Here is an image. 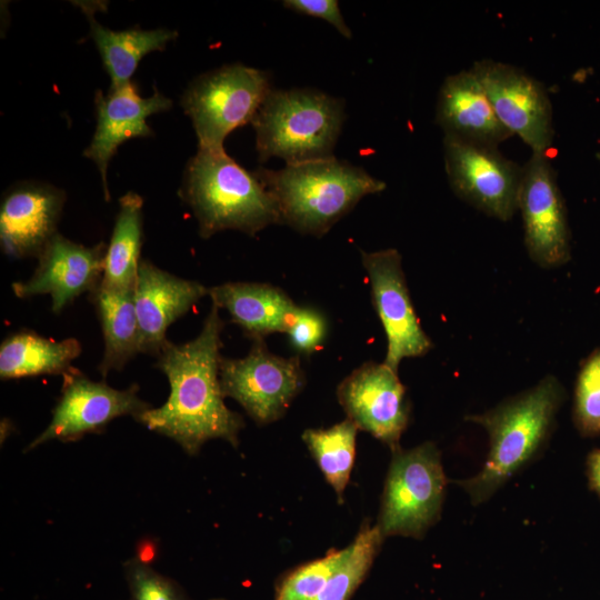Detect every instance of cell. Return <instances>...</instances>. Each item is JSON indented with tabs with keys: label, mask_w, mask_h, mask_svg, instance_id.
Listing matches in <instances>:
<instances>
[{
	"label": "cell",
	"mask_w": 600,
	"mask_h": 600,
	"mask_svg": "<svg viewBox=\"0 0 600 600\" xmlns=\"http://www.w3.org/2000/svg\"><path fill=\"white\" fill-rule=\"evenodd\" d=\"M153 89L151 97L142 98L137 84L130 81L120 88L109 89L107 94L99 90L94 94L97 127L83 156L97 164L107 201L110 200L107 171L117 149L127 140L152 137L154 133L147 123L148 117L172 107L171 99Z\"/></svg>",
	"instance_id": "17"
},
{
	"label": "cell",
	"mask_w": 600,
	"mask_h": 600,
	"mask_svg": "<svg viewBox=\"0 0 600 600\" xmlns=\"http://www.w3.org/2000/svg\"><path fill=\"white\" fill-rule=\"evenodd\" d=\"M81 351V343L76 338L53 340L23 329L6 337L0 344V378L63 376Z\"/></svg>",
	"instance_id": "22"
},
{
	"label": "cell",
	"mask_w": 600,
	"mask_h": 600,
	"mask_svg": "<svg viewBox=\"0 0 600 600\" xmlns=\"http://www.w3.org/2000/svg\"><path fill=\"white\" fill-rule=\"evenodd\" d=\"M589 478L594 490L600 494V450L593 451L588 460Z\"/></svg>",
	"instance_id": "32"
},
{
	"label": "cell",
	"mask_w": 600,
	"mask_h": 600,
	"mask_svg": "<svg viewBox=\"0 0 600 600\" xmlns=\"http://www.w3.org/2000/svg\"><path fill=\"white\" fill-rule=\"evenodd\" d=\"M436 123L444 136L491 147H498L512 136L497 117L471 68L448 76L442 82L437 100Z\"/></svg>",
	"instance_id": "19"
},
{
	"label": "cell",
	"mask_w": 600,
	"mask_h": 600,
	"mask_svg": "<svg viewBox=\"0 0 600 600\" xmlns=\"http://www.w3.org/2000/svg\"><path fill=\"white\" fill-rule=\"evenodd\" d=\"M179 194L191 208L204 239L229 229L253 237L281 223L272 196L254 173L224 150L198 148L186 166Z\"/></svg>",
	"instance_id": "4"
},
{
	"label": "cell",
	"mask_w": 600,
	"mask_h": 600,
	"mask_svg": "<svg viewBox=\"0 0 600 600\" xmlns=\"http://www.w3.org/2000/svg\"><path fill=\"white\" fill-rule=\"evenodd\" d=\"M337 397L348 419L392 451L409 422L406 387L398 371L384 362L368 361L346 377L337 389Z\"/></svg>",
	"instance_id": "14"
},
{
	"label": "cell",
	"mask_w": 600,
	"mask_h": 600,
	"mask_svg": "<svg viewBox=\"0 0 600 600\" xmlns=\"http://www.w3.org/2000/svg\"><path fill=\"white\" fill-rule=\"evenodd\" d=\"M518 210L531 260L547 269L566 263L570 257L567 212L546 153H532L522 166Z\"/></svg>",
	"instance_id": "12"
},
{
	"label": "cell",
	"mask_w": 600,
	"mask_h": 600,
	"mask_svg": "<svg viewBox=\"0 0 600 600\" xmlns=\"http://www.w3.org/2000/svg\"><path fill=\"white\" fill-rule=\"evenodd\" d=\"M598 159H599V161H600V152L598 153Z\"/></svg>",
	"instance_id": "33"
},
{
	"label": "cell",
	"mask_w": 600,
	"mask_h": 600,
	"mask_svg": "<svg viewBox=\"0 0 600 600\" xmlns=\"http://www.w3.org/2000/svg\"><path fill=\"white\" fill-rule=\"evenodd\" d=\"M106 251L103 241L88 247L58 232L37 257L33 274L26 281L13 282L12 291L19 299L49 294L51 311L59 314L100 286Z\"/></svg>",
	"instance_id": "15"
},
{
	"label": "cell",
	"mask_w": 600,
	"mask_h": 600,
	"mask_svg": "<svg viewBox=\"0 0 600 600\" xmlns=\"http://www.w3.org/2000/svg\"><path fill=\"white\" fill-rule=\"evenodd\" d=\"M272 196L282 224L321 237L364 197L379 193L386 183L362 168L334 157L281 170L254 172Z\"/></svg>",
	"instance_id": "3"
},
{
	"label": "cell",
	"mask_w": 600,
	"mask_h": 600,
	"mask_svg": "<svg viewBox=\"0 0 600 600\" xmlns=\"http://www.w3.org/2000/svg\"><path fill=\"white\" fill-rule=\"evenodd\" d=\"M373 306L387 336L384 363L398 371L404 358L422 357L433 347L413 309L396 249L361 252Z\"/></svg>",
	"instance_id": "13"
},
{
	"label": "cell",
	"mask_w": 600,
	"mask_h": 600,
	"mask_svg": "<svg viewBox=\"0 0 600 600\" xmlns=\"http://www.w3.org/2000/svg\"><path fill=\"white\" fill-rule=\"evenodd\" d=\"M444 167L453 192L487 216L508 221L518 211L522 166L498 147L443 136Z\"/></svg>",
	"instance_id": "9"
},
{
	"label": "cell",
	"mask_w": 600,
	"mask_h": 600,
	"mask_svg": "<svg viewBox=\"0 0 600 600\" xmlns=\"http://www.w3.org/2000/svg\"><path fill=\"white\" fill-rule=\"evenodd\" d=\"M574 419L582 432H600V351H594L579 372L574 393Z\"/></svg>",
	"instance_id": "28"
},
{
	"label": "cell",
	"mask_w": 600,
	"mask_h": 600,
	"mask_svg": "<svg viewBox=\"0 0 600 600\" xmlns=\"http://www.w3.org/2000/svg\"><path fill=\"white\" fill-rule=\"evenodd\" d=\"M378 527L382 534L421 539L440 518L447 479L433 442L392 451Z\"/></svg>",
	"instance_id": "6"
},
{
	"label": "cell",
	"mask_w": 600,
	"mask_h": 600,
	"mask_svg": "<svg viewBox=\"0 0 600 600\" xmlns=\"http://www.w3.org/2000/svg\"><path fill=\"white\" fill-rule=\"evenodd\" d=\"M214 600H222V599H214Z\"/></svg>",
	"instance_id": "34"
},
{
	"label": "cell",
	"mask_w": 600,
	"mask_h": 600,
	"mask_svg": "<svg viewBox=\"0 0 600 600\" xmlns=\"http://www.w3.org/2000/svg\"><path fill=\"white\" fill-rule=\"evenodd\" d=\"M243 358L220 360V384L224 397L234 399L259 424L281 418L303 387L297 357L283 358L267 348L263 338L251 339Z\"/></svg>",
	"instance_id": "8"
},
{
	"label": "cell",
	"mask_w": 600,
	"mask_h": 600,
	"mask_svg": "<svg viewBox=\"0 0 600 600\" xmlns=\"http://www.w3.org/2000/svg\"><path fill=\"white\" fill-rule=\"evenodd\" d=\"M123 568L132 600H188L176 581L154 571L144 561L133 558Z\"/></svg>",
	"instance_id": "29"
},
{
	"label": "cell",
	"mask_w": 600,
	"mask_h": 600,
	"mask_svg": "<svg viewBox=\"0 0 600 600\" xmlns=\"http://www.w3.org/2000/svg\"><path fill=\"white\" fill-rule=\"evenodd\" d=\"M562 400L560 382L548 374L497 407L464 418L484 428L490 440L481 470L468 479L453 480L473 506L489 500L540 453L550 438Z\"/></svg>",
	"instance_id": "2"
},
{
	"label": "cell",
	"mask_w": 600,
	"mask_h": 600,
	"mask_svg": "<svg viewBox=\"0 0 600 600\" xmlns=\"http://www.w3.org/2000/svg\"><path fill=\"white\" fill-rule=\"evenodd\" d=\"M80 7L88 18L90 34L110 77V89H117L130 82L144 56L164 50L167 44L178 37L176 30L164 28L143 30L137 27L114 31L96 20L94 4L86 3Z\"/></svg>",
	"instance_id": "21"
},
{
	"label": "cell",
	"mask_w": 600,
	"mask_h": 600,
	"mask_svg": "<svg viewBox=\"0 0 600 600\" xmlns=\"http://www.w3.org/2000/svg\"><path fill=\"white\" fill-rule=\"evenodd\" d=\"M384 539L378 524H363L347 559L313 600H349L368 573Z\"/></svg>",
	"instance_id": "26"
},
{
	"label": "cell",
	"mask_w": 600,
	"mask_h": 600,
	"mask_svg": "<svg viewBox=\"0 0 600 600\" xmlns=\"http://www.w3.org/2000/svg\"><path fill=\"white\" fill-rule=\"evenodd\" d=\"M282 3L286 8L298 13L326 20L348 39L352 37V32L347 26L336 0H286Z\"/></svg>",
	"instance_id": "31"
},
{
	"label": "cell",
	"mask_w": 600,
	"mask_h": 600,
	"mask_svg": "<svg viewBox=\"0 0 600 600\" xmlns=\"http://www.w3.org/2000/svg\"><path fill=\"white\" fill-rule=\"evenodd\" d=\"M350 552V544L331 550L290 572L280 583L276 600H313Z\"/></svg>",
	"instance_id": "27"
},
{
	"label": "cell",
	"mask_w": 600,
	"mask_h": 600,
	"mask_svg": "<svg viewBox=\"0 0 600 600\" xmlns=\"http://www.w3.org/2000/svg\"><path fill=\"white\" fill-rule=\"evenodd\" d=\"M271 90L267 72L240 63L224 66L193 80L181 98V106L191 119L198 148L224 150L227 136L252 122Z\"/></svg>",
	"instance_id": "7"
},
{
	"label": "cell",
	"mask_w": 600,
	"mask_h": 600,
	"mask_svg": "<svg viewBox=\"0 0 600 600\" xmlns=\"http://www.w3.org/2000/svg\"><path fill=\"white\" fill-rule=\"evenodd\" d=\"M287 333L296 350L308 356L316 352L322 344L327 333V322L318 310L299 307L296 320Z\"/></svg>",
	"instance_id": "30"
},
{
	"label": "cell",
	"mask_w": 600,
	"mask_h": 600,
	"mask_svg": "<svg viewBox=\"0 0 600 600\" xmlns=\"http://www.w3.org/2000/svg\"><path fill=\"white\" fill-rule=\"evenodd\" d=\"M208 296L251 339L288 332L299 310L282 289L269 283L226 282L209 288Z\"/></svg>",
	"instance_id": "20"
},
{
	"label": "cell",
	"mask_w": 600,
	"mask_h": 600,
	"mask_svg": "<svg viewBox=\"0 0 600 600\" xmlns=\"http://www.w3.org/2000/svg\"><path fill=\"white\" fill-rule=\"evenodd\" d=\"M358 429L354 422L346 419L328 429H308L302 434L326 480L340 500L353 467Z\"/></svg>",
	"instance_id": "25"
},
{
	"label": "cell",
	"mask_w": 600,
	"mask_h": 600,
	"mask_svg": "<svg viewBox=\"0 0 600 600\" xmlns=\"http://www.w3.org/2000/svg\"><path fill=\"white\" fill-rule=\"evenodd\" d=\"M501 123L532 153H546L553 141L552 106L544 86L509 63L483 59L471 67Z\"/></svg>",
	"instance_id": "11"
},
{
	"label": "cell",
	"mask_w": 600,
	"mask_h": 600,
	"mask_svg": "<svg viewBox=\"0 0 600 600\" xmlns=\"http://www.w3.org/2000/svg\"><path fill=\"white\" fill-rule=\"evenodd\" d=\"M88 296L102 330L104 346L98 370L106 378L111 371H121L140 353L133 290H109L99 286Z\"/></svg>",
	"instance_id": "23"
},
{
	"label": "cell",
	"mask_w": 600,
	"mask_h": 600,
	"mask_svg": "<svg viewBox=\"0 0 600 600\" xmlns=\"http://www.w3.org/2000/svg\"><path fill=\"white\" fill-rule=\"evenodd\" d=\"M62 377L61 394L52 419L26 451L56 439L74 441L87 433L102 430L116 418L132 416L137 419L151 408L139 397V386L136 383L119 390L104 381H92L73 367Z\"/></svg>",
	"instance_id": "10"
},
{
	"label": "cell",
	"mask_w": 600,
	"mask_h": 600,
	"mask_svg": "<svg viewBox=\"0 0 600 600\" xmlns=\"http://www.w3.org/2000/svg\"><path fill=\"white\" fill-rule=\"evenodd\" d=\"M66 192L50 183L23 181L10 187L0 204V246L12 259L38 257L57 227Z\"/></svg>",
	"instance_id": "16"
},
{
	"label": "cell",
	"mask_w": 600,
	"mask_h": 600,
	"mask_svg": "<svg viewBox=\"0 0 600 600\" xmlns=\"http://www.w3.org/2000/svg\"><path fill=\"white\" fill-rule=\"evenodd\" d=\"M208 290L198 281L180 278L142 259L133 288L140 353L157 357L168 341L169 327L208 296Z\"/></svg>",
	"instance_id": "18"
},
{
	"label": "cell",
	"mask_w": 600,
	"mask_h": 600,
	"mask_svg": "<svg viewBox=\"0 0 600 600\" xmlns=\"http://www.w3.org/2000/svg\"><path fill=\"white\" fill-rule=\"evenodd\" d=\"M343 119L342 100L321 91L271 90L251 122L259 160L292 166L331 158Z\"/></svg>",
	"instance_id": "5"
},
{
	"label": "cell",
	"mask_w": 600,
	"mask_h": 600,
	"mask_svg": "<svg viewBox=\"0 0 600 600\" xmlns=\"http://www.w3.org/2000/svg\"><path fill=\"white\" fill-rule=\"evenodd\" d=\"M224 321L211 303L199 334L184 343L167 341L156 357V368L168 379L170 393L159 408H149L136 420L196 454L211 439L238 444L242 418L230 410L220 384L221 333Z\"/></svg>",
	"instance_id": "1"
},
{
	"label": "cell",
	"mask_w": 600,
	"mask_h": 600,
	"mask_svg": "<svg viewBox=\"0 0 600 600\" xmlns=\"http://www.w3.org/2000/svg\"><path fill=\"white\" fill-rule=\"evenodd\" d=\"M142 208L143 199L133 191L119 199L100 287L118 291L133 290L142 260Z\"/></svg>",
	"instance_id": "24"
}]
</instances>
